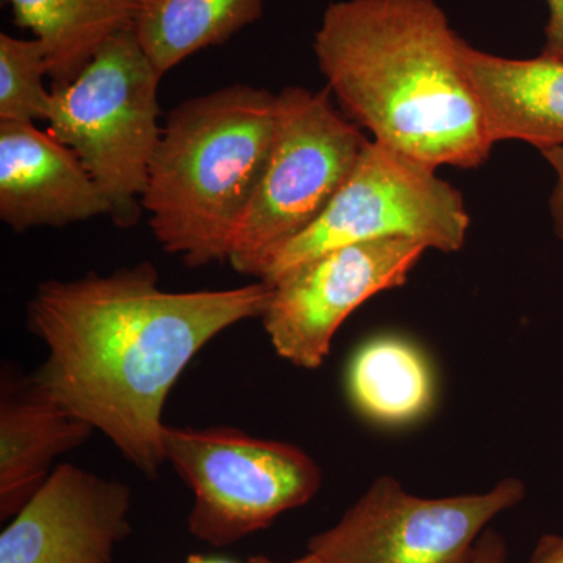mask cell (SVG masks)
<instances>
[{
    "instance_id": "obj_1",
    "label": "cell",
    "mask_w": 563,
    "mask_h": 563,
    "mask_svg": "<svg viewBox=\"0 0 563 563\" xmlns=\"http://www.w3.org/2000/svg\"><path fill=\"white\" fill-rule=\"evenodd\" d=\"M269 296L263 280L166 291L151 262L44 282L27 306L29 329L47 347L33 376L144 476L157 477L174 384L218 333L262 317Z\"/></svg>"
},
{
    "instance_id": "obj_2",
    "label": "cell",
    "mask_w": 563,
    "mask_h": 563,
    "mask_svg": "<svg viewBox=\"0 0 563 563\" xmlns=\"http://www.w3.org/2000/svg\"><path fill=\"white\" fill-rule=\"evenodd\" d=\"M435 0H336L314 33L318 68L374 141L433 169H473L493 143Z\"/></svg>"
},
{
    "instance_id": "obj_3",
    "label": "cell",
    "mask_w": 563,
    "mask_h": 563,
    "mask_svg": "<svg viewBox=\"0 0 563 563\" xmlns=\"http://www.w3.org/2000/svg\"><path fill=\"white\" fill-rule=\"evenodd\" d=\"M276 111L277 95L243 84L169 111L141 199L166 254L190 268L229 262L272 150Z\"/></svg>"
},
{
    "instance_id": "obj_4",
    "label": "cell",
    "mask_w": 563,
    "mask_h": 563,
    "mask_svg": "<svg viewBox=\"0 0 563 563\" xmlns=\"http://www.w3.org/2000/svg\"><path fill=\"white\" fill-rule=\"evenodd\" d=\"M161 73L135 32L111 38L76 79L51 87L47 132L76 152L118 228L140 220L162 128Z\"/></svg>"
},
{
    "instance_id": "obj_5",
    "label": "cell",
    "mask_w": 563,
    "mask_h": 563,
    "mask_svg": "<svg viewBox=\"0 0 563 563\" xmlns=\"http://www.w3.org/2000/svg\"><path fill=\"white\" fill-rule=\"evenodd\" d=\"M368 143L335 109L329 88H284L272 150L229 255L232 268L261 279L273 255L320 220Z\"/></svg>"
},
{
    "instance_id": "obj_6",
    "label": "cell",
    "mask_w": 563,
    "mask_h": 563,
    "mask_svg": "<svg viewBox=\"0 0 563 563\" xmlns=\"http://www.w3.org/2000/svg\"><path fill=\"white\" fill-rule=\"evenodd\" d=\"M165 461L192 493L188 529L211 547L262 531L320 492L318 463L301 448L232 428H169Z\"/></svg>"
},
{
    "instance_id": "obj_7",
    "label": "cell",
    "mask_w": 563,
    "mask_h": 563,
    "mask_svg": "<svg viewBox=\"0 0 563 563\" xmlns=\"http://www.w3.org/2000/svg\"><path fill=\"white\" fill-rule=\"evenodd\" d=\"M470 222L462 192L437 169L369 140L320 220L277 251L258 280L273 284L325 252L374 240H413L453 254Z\"/></svg>"
},
{
    "instance_id": "obj_8",
    "label": "cell",
    "mask_w": 563,
    "mask_h": 563,
    "mask_svg": "<svg viewBox=\"0 0 563 563\" xmlns=\"http://www.w3.org/2000/svg\"><path fill=\"white\" fill-rule=\"evenodd\" d=\"M525 496L517 477L483 493L420 498L380 476L332 528L309 540L307 553L324 563H473L488 525Z\"/></svg>"
},
{
    "instance_id": "obj_9",
    "label": "cell",
    "mask_w": 563,
    "mask_h": 563,
    "mask_svg": "<svg viewBox=\"0 0 563 563\" xmlns=\"http://www.w3.org/2000/svg\"><path fill=\"white\" fill-rule=\"evenodd\" d=\"M428 247L407 239L351 244L268 284L262 314L274 351L299 368H320L344 320L379 292L402 287Z\"/></svg>"
},
{
    "instance_id": "obj_10",
    "label": "cell",
    "mask_w": 563,
    "mask_h": 563,
    "mask_svg": "<svg viewBox=\"0 0 563 563\" xmlns=\"http://www.w3.org/2000/svg\"><path fill=\"white\" fill-rule=\"evenodd\" d=\"M128 485L63 463L0 536V563H114L132 532Z\"/></svg>"
},
{
    "instance_id": "obj_11",
    "label": "cell",
    "mask_w": 563,
    "mask_h": 563,
    "mask_svg": "<svg viewBox=\"0 0 563 563\" xmlns=\"http://www.w3.org/2000/svg\"><path fill=\"white\" fill-rule=\"evenodd\" d=\"M110 217L76 152L33 122L0 121V220L22 233Z\"/></svg>"
},
{
    "instance_id": "obj_12",
    "label": "cell",
    "mask_w": 563,
    "mask_h": 563,
    "mask_svg": "<svg viewBox=\"0 0 563 563\" xmlns=\"http://www.w3.org/2000/svg\"><path fill=\"white\" fill-rule=\"evenodd\" d=\"M95 429L11 365L0 376V517L13 518L49 479L52 463Z\"/></svg>"
},
{
    "instance_id": "obj_13",
    "label": "cell",
    "mask_w": 563,
    "mask_h": 563,
    "mask_svg": "<svg viewBox=\"0 0 563 563\" xmlns=\"http://www.w3.org/2000/svg\"><path fill=\"white\" fill-rule=\"evenodd\" d=\"M459 58L483 109L493 143L563 146V62L506 58L459 38Z\"/></svg>"
},
{
    "instance_id": "obj_14",
    "label": "cell",
    "mask_w": 563,
    "mask_h": 563,
    "mask_svg": "<svg viewBox=\"0 0 563 563\" xmlns=\"http://www.w3.org/2000/svg\"><path fill=\"white\" fill-rule=\"evenodd\" d=\"M46 51L52 87L69 84L107 43L132 31L144 0H9Z\"/></svg>"
},
{
    "instance_id": "obj_15",
    "label": "cell",
    "mask_w": 563,
    "mask_h": 563,
    "mask_svg": "<svg viewBox=\"0 0 563 563\" xmlns=\"http://www.w3.org/2000/svg\"><path fill=\"white\" fill-rule=\"evenodd\" d=\"M347 395L366 420L402 426L431 412L435 379L424 352L396 335L368 340L352 355Z\"/></svg>"
},
{
    "instance_id": "obj_16",
    "label": "cell",
    "mask_w": 563,
    "mask_h": 563,
    "mask_svg": "<svg viewBox=\"0 0 563 563\" xmlns=\"http://www.w3.org/2000/svg\"><path fill=\"white\" fill-rule=\"evenodd\" d=\"M265 0H144L136 38L165 76L192 54L220 46L261 20Z\"/></svg>"
},
{
    "instance_id": "obj_17",
    "label": "cell",
    "mask_w": 563,
    "mask_h": 563,
    "mask_svg": "<svg viewBox=\"0 0 563 563\" xmlns=\"http://www.w3.org/2000/svg\"><path fill=\"white\" fill-rule=\"evenodd\" d=\"M46 51L40 40L0 35V121H46L51 90Z\"/></svg>"
},
{
    "instance_id": "obj_18",
    "label": "cell",
    "mask_w": 563,
    "mask_h": 563,
    "mask_svg": "<svg viewBox=\"0 0 563 563\" xmlns=\"http://www.w3.org/2000/svg\"><path fill=\"white\" fill-rule=\"evenodd\" d=\"M550 18L544 27L542 57L563 62V0H547Z\"/></svg>"
},
{
    "instance_id": "obj_19",
    "label": "cell",
    "mask_w": 563,
    "mask_h": 563,
    "mask_svg": "<svg viewBox=\"0 0 563 563\" xmlns=\"http://www.w3.org/2000/svg\"><path fill=\"white\" fill-rule=\"evenodd\" d=\"M542 154L544 161L550 163L551 168L554 169L555 177H558L553 195H551L550 199V210L554 222L555 235L563 243V146L543 150Z\"/></svg>"
},
{
    "instance_id": "obj_20",
    "label": "cell",
    "mask_w": 563,
    "mask_h": 563,
    "mask_svg": "<svg viewBox=\"0 0 563 563\" xmlns=\"http://www.w3.org/2000/svg\"><path fill=\"white\" fill-rule=\"evenodd\" d=\"M507 544L501 533L485 529L476 544L473 563H506Z\"/></svg>"
},
{
    "instance_id": "obj_21",
    "label": "cell",
    "mask_w": 563,
    "mask_h": 563,
    "mask_svg": "<svg viewBox=\"0 0 563 563\" xmlns=\"http://www.w3.org/2000/svg\"><path fill=\"white\" fill-rule=\"evenodd\" d=\"M529 563H563V536H543L537 543Z\"/></svg>"
},
{
    "instance_id": "obj_22",
    "label": "cell",
    "mask_w": 563,
    "mask_h": 563,
    "mask_svg": "<svg viewBox=\"0 0 563 563\" xmlns=\"http://www.w3.org/2000/svg\"><path fill=\"white\" fill-rule=\"evenodd\" d=\"M251 562L252 563H273V562L266 561V559H262V558L252 559ZM291 563H324V562L320 561V559H318V558H314L313 554L307 553L306 555H303V558L298 559V561H295Z\"/></svg>"
},
{
    "instance_id": "obj_23",
    "label": "cell",
    "mask_w": 563,
    "mask_h": 563,
    "mask_svg": "<svg viewBox=\"0 0 563 563\" xmlns=\"http://www.w3.org/2000/svg\"><path fill=\"white\" fill-rule=\"evenodd\" d=\"M185 563H233V562L221 561V559L202 558V555H190V558H188V561Z\"/></svg>"
}]
</instances>
